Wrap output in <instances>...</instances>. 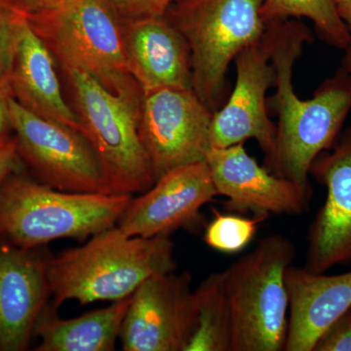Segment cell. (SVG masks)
Masks as SVG:
<instances>
[{
  "label": "cell",
  "instance_id": "obj_6",
  "mask_svg": "<svg viewBox=\"0 0 351 351\" xmlns=\"http://www.w3.org/2000/svg\"><path fill=\"white\" fill-rule=\"evenodd\" d=\"M295 254L290 239L272 234L223 270L232 311V351L285 350L289 314L285 276Z\"/></svg>",
  "mask_w": 351,
  "mask_h": 351
},
{
  "label": "cell",
  "instance_id": "obj_16",
  "mask_svg": "<svg viewBox=\"0 0 351 351\" xmlns=\"http://www.w3.org/2000/svg\"><path fill=\"white\" fill-rule=\"evenodd\" d=\"M129 71L143 94L162 88L193 89L188 43L164 16L121 21Z\"/></svg>",
  "mask_w": 351,
  "mask_h": 351
},
{
  "label": "cell",
  "instance_id": "obj_4",
  "mask_svg": "<svg viewBox=\"0 0 351 351\" xmlns=\"http://www.w3.org/2000/svg\"><path fill=\"white\" fill-rule=\"evenodd\" d=\"M75 101L80 132L93 149L110 193H143L156 182L141 138L140 87L112 93L83 71H64Z\"/></svg>",
  "mask_w": 351,
  "mask_h": 351
},
{
  "label": "cell",
  "instance_id": "obj_12",
  "mask_svg": "<svg viewBox=\"0 0 351 351\" xmlns=\"http://www.w3.org/2000/svg\"><path fill=\"white\" fill-rule=\"evenodd\" d=\"M309 175L326 188V198L309 226L304 267L325 274L351 265V127L316 157Z\"/></svg>",
  "mask_w": 351,
  "mask_h": 351
},
{
  "label": "cell",
  "instance_id": "obj_22",
  "mask_svg": "<svg viewBox=\"0 0 351 351\" xmlns=\"http://www.w3.org/2000/svg\"><path fill=\"white\" fill-rule=\"evenodd\" d=\"M267 217L253 215L251 218L237 215L221 214L214 210V218L208 223L204 233L205 243L221 253H239L251 243L258 226Z\"/></svg>",
  "mask_w": 351,
  "mask_h": 351
},
{
  "label": "cell",
  "instance_id": "obj_11",
  "mask_svg": "<svg viewBox=\"0 0 351 351\" xmlns=\"http://www.w3.org/2000/svg\"><path fill=\"white\" fill-rule=\"evenodd\" d=\"M237 82L223 107L214 112L212 147L244 144L253 138L271 162L276 149V124L269 119L267 92L274 86L276 71L270 61L269 29L235 57Z\"/></svg>",
  "mask_w": 351,
  "mask_h": 351
},
{
  "label": "cell",
  "instance_id": "obj_5",
  "mask_svg": "<svg viewBox=\"0 0 351 351\" xmlns=\"http://www.w3.org/2000/svg\"><path fill=\"white\" fill-rule=\"evenodd\" d=\"M263 1L173 0L164 14L188 43L193 91L213 112L228 99L230 64L267 31Z\"/></svg>",
  "mask_w": 351,
  "mask_h": 351
},
{
  "label": "cell",
  "instance_id": "obj_18",
  "mask_svg": "<svg viewBox=\"0 0 351 351\" xmlns=\"http://www.w3.org/2000/svg\"><path fill=\"white\" fill-rule=\"evenodd\" d=\"M8 85L21 107L80 132L77 115L62 93L55 58L29 22L14 58Z\"/></svg>",
  "mask_w": 351,
  "mask_h": 351
},
{
  "label": "cell",
  "instance_id": "obj_23",
  "mask_svg": "<svg viewBox=\"0 0 351 351\" xmlns=\"http://www.w3.org/2000/svg\"><path fill=\"white\" fill-rule=\"evenodd\" d=\"M27 23V15L11 0H0V82L4 84L8 85L14 58Z\"/></svg>",
  "mask_w": 351,
  "mask_h": 351
},
{
  "label": "cell",
  "instance_id": "obj_27",
  "mask_svg": "<svg viewBox=\"0 0 351 351\" xmlns=\"http://www.w3.org/2000/svg\"><path fill=\"white\" fill-rule=\"evenodd\" d=\"M22 164L16 149L15 140L12 137L8 141L5 147L0 151V184L9 173L12 172Z\"/></svg>",
  "mask_w": 351,
  "mask_h": 351
},
{
  "label": "cell",
  "instance_id": "obj_30",
  "mask_svg": "<svg viewBox=\"0 0 351 351\" xmlns=\"http://www.w3.org/2000/svg\"><path fill=\"white\" fill-rule=\"evenodd\" d=\"M341 69L351 76V46L346 50L345 57L341 61Z\"/></svg>",
  "mask_w": 351,
  "mask_h": 351
},
{
  "label": "cell",
  "instance_id": "obj_9",
  "mask_svg": "<svg viewBox=\"0 0 351 351\" xmlns=\"http://www.w3.org/2000/svg\"><path fill=\"white\" fill-rule=\"evenodd\" d=\"M213 115L193 89L162 88L144 94L138 129L156 180L175 168L205 161L212 147Z\"/></svg>",
  "mask_w": 351,
  "mask_h": 351
},
{
  "label": "cell",
  "instance_id": "obj_1",
  "mask_svg": "<svg viewBox=\"0 0 351 351\" xmlns=\"http://www.w3.org/2000/svg\"><path fill=\"white\" fill-rule=\"evenodd\" d=\"M270 61L276 71V93L267 100L278 117L276 149L265 166L272 174L295 182L313 195L309 172L316 157L331 149L351 110V76L339 69L317 88L313 98L302 100L295 93L293 69L313 34L300 21L267 23Z\"/></svg>",
  "mask_w": 351,
  "mask_h": 351
},
{
  "label": "cell",
  "instance_id": "obj_29",
  "mask_svg": "<svg viewBox=\"0 0 351 351\" xmlns=\"http://www.w3.org/2000/svg\"><path fill=\"white\" fill-rule=\"evenodd\" d=\"M337 12L351 36V0H334Z\"/></svg>",
  "mask_w": 351,
  "mask_h": 351
},
{
  "label": "cell",
  "instance_id": "obj_25",
  "mask_svg": "<svg viewBox=\"0 0 351 351\" xmlns=\"http://www.w3.org/2000/svg\"><path fill=\"white\" fill-rule=\"evenodd\" d=\"M313 351H351V307L328 328Z\"/></svg>",
  "mask_w": 351,
  "mask_h": 351
},
{
  "label": "cell",
  "instance_id": "obj_8",
  "mask_svg": "<svg viewBox=\"0 0 351 351\" xmlns=\"http://www.w3.org/2000/svg\"><path fill=\"white\" fill-rule=\"evenodd\" d=\"M18 156L39 181L73 193H110L91 145L80 132L43 119L11 100Z\"/></svg>",
  "mask_w": 351,
  "mask_h": 351
},
{
  "label": "cell",
  "instance_id": "obj_13",
  "mask_svg": "<svg viewBox=\"0 0 351 351\" xmlns=\"http://www.w3.org/2000/svg\"><path fill=\"white\" fill-rule=\"evenodd\" d=\"M216 195L206 161L181 166L131 197L117 226L129 237L171 235L195 223L201 208Z\"/></svg>",
  "mask_w": 351,
  "mask_h": 351
},
{
  "label": "cell",
  "instance_id": "obj_17",
  "mask_svg": "<svg viewBox=\"0 0 351 351\" xmlns=\"http://www.w3.org/2000/svg\"><path fill=\"white\" fill-rule=\"evenodd\" d=\"M285 351H313L320 337L351 307V271L326 276L291 265Z\"/></svg>",
  "mask_w": 351,
  "mask_h": 351
},
{
  "label": "cell",
  "instance_id": "obj_24",
  "mask_svg": "<svg viewBox=\"0 0 351 351\" xmlns=\"http://www.w3.org/2000/svg\"><path fill=\"white\" fill-rule=\"evenodd\" d=\"M173 0H108L121 21L164 16Z\"/></svg>",
  "mask_w": 351,
  "mask_h": 351
},
{
  "label": "cell",
  "instance_id": "obj_26",
  "mask_svg": "<svg viewBox=\"0 0 351 351\" xmlns=\"http://www.w3.org/2000/svg\"><path fill=\"white\" fill-rule=\"evenodd\" d=\"M10 88L8 85L0 82V137H13L12 124H11V100H12Z\"/></svg>",
  "mask_w": 351,
  "mask_h": 351
},
{
  "label": "cell",
  "instance_id": "obj_10",
  "mask_svg": "<svg viewBox=\"0 0 351 351\" xmlns=\"http://www.w3.org/2000/svg\"><path fill=\"white\" fill-rule=\"evenodd\" d=\"M193 326L189 272L156 274L131 295L119 341L124 351H186Z\"/></svg>",
  "mask_w": 351,
  "mask_h": 351
},
{
  "label": "cell",
  "instance_id": "obj_15",
  "mask_svg": "<svg viewBox=\"0 0 351 351\" xmlns=\"http://www.w3.org/2000/svg\"><path fill=\"white\" fill-rule=\"evenodd\" d=\"M45 246L25 249L0 237V351L31 348L38 316L51 300Z\"/></svg>",
  "mask_w": 351,
  "mask_h": 351
},
{
  "label": "cell",
  "instance_id": "obj_28",
  "mask_svg": "<svg viewBox=\"0 0 351 351\" xmlns=\"http://www.w3.org/2000/svg\"><path fill=\"white\" fill-rule=\"evenodd\" d=\"M60 0H11V2L25 15L45 10L57 4Z\"/></svg>",
  "mask_w": 351,
  "mask_h": 351
},
{
  "label": "cell",
  "instance_id": "obj_20",
  "mask_svg": "<svg viewBox=\"0 0 351 351\" xmlns=\"http://www.w3.org/2000/svg\"><path fill=\"white\" fill-rule=\"evenodd\" d=\"M195 326L186 351H232V321L225 271L209 274L193 291Z\"/></svg>",
  "mask_w": 351,
  "mask_h": 351
},
{
  "label": "cell",
  "instance_id": "obj_19",
  "mask_svg": "<svg viewBox=\"0 0 351 351\" xmlns=\"http://www.w3.org/2000/svg\"><path fill=\"white\" fill-rule=\"evenodd\" d=\"M131 295L110 306L75 318L60 317L58 307L48 302L34 326L39 343L36 351H112L119 339Z\"/></svg>",
  "mask_w": 351,
  "mask_h": 351
},
{
  "label": "cell",
  "instance_id": "obj_31",
  "mask_svg": "<svg viewBox=\"0 0 351 351\" xmlns=\"http://www.w3.org/2000/svg\"><path fill=\"white\" fill-rule=\"evenodd\" d=\"M10 138H4V137H0V151H1L2 149H3L4 147H5V145L7 143H8V141L10 140Z\"/></svg>",
  "mask_w": 351,
  "mask_h": 351
},
{
  "label": "cell",
  "instance_id": "obj_3",
  "mask_svg": "<svg viewBox=\"0 0 351 351\" xmlns=\"http://www.w3.org/2000/svg\"><path fill=\"white\" fill-rule=\"evenodd\" d=\"M22 166L0 184V237L21 248L90 239L117 226L132 197L61 191L27 174Z\"/></svg>",
  "mask_w": 351,
  "mask_h": 351
},
{
  "label": "cell",
  "instance_id": "obj_2",
  "mask_svg": "<svg viewBox=\"0 0 351 351\" xmlns=\"http://www.w3.org/2000/svg\"><path fill=\"white\" fill-rule=\"evenodd\" d=\"M174 250L171 235L129 237L117 226L97 233L82 246L51 256V302L59 307L125 299L149 277L175 271Z\"/></svg>",
  "mask_w": 351,
  "mask_h": 351
},
{
  "label": "cell",
  "instance_id": "obj_14",
  "mask_svg": "<svg viewBox=\"0 0 351 351\" xmlns=\"http://www.w3.org/2000/svg\"><path fill=\"white\" fill-rule=\"evenodd\" d=\"M205 161L217 193L228 198L232 211L300 216L309 206L313 195L258 165L244 144L211 147Z\"/></svg>",
  "mask_w": 351,
  "mask_h": 351
},
{
  "label": "cell",
  "instance_id": "obj_7",
  "mask_svg": "<svg viewBox=\"0 0 351 351\" xmlns=\"http://www.w3.org/2000/svg\"><path fill=\"white\" fill-rule=\"evenodd\" d=\"M27 19L64 71H83L112 93L140 87L129 71L121 20L108 0H60Z\"/></svg>",
  "mask_w": 351,
  "mask_h": 351
},
{
  "label": "cell",
  "instance_id": "obj_21",
  "mask_svg": "<svg viewBox=\"0 0 351 351\" xmlns=\"http://www.w3.org/2000/svg\"><path fill=\"white\" fill-rule=\"evenodd\" d=\"M263 19L270 23L290 18H306L313 23L323 41L339 50L351 46V36L339 18L334 0H265Z\"/></svg>",
  "mask_w": 351,
  "mask_h": 351
}]
</instances>
